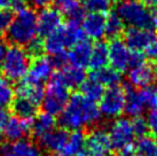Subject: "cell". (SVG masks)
I'll use <instances>...</instances> for the list:
<instances>
[{
	"label": "cell",
	"mask_w": 157,
	"mask_h": 156,
	"mask_svg": "<svg viewBox=\"0 0 157 156\" xmlns=\"http://www.w3.org/2000/svg\"><path fill=\"white\" fill-rule=\"evenodd\" d=\"M54 67L51 59L47 57H37L30 64V68L26 72L25 77L22 80L35 85H43V83L52 77Z\"/></svg>",
	"instance_id": "cell-9"
},
{
	"label": "cell",
	"mask_w": 157,
	"mask_h": 156,
	"mask_svg": "<svg viewBox=\"0 0 157 156\" xmlns=\"http://www.w3.org/2000/svg\"><path fill=\"white\" fill-rule=\"evenodd\" d=\"M156 80H157V77H156Z\"/></svg>",
	"instance_id": "cell-55"
},
{
	"label": "cell",
	"mask_w": 157,
	"mask_h": 156,
	"mask_svg": "<svg viewBox=\"0 0 157 156\" xmlns=\"http://www.w3.org/2000/svg\"><path fill=\"white\" fill-rule=\"evenodd\" d=\"M0 156H15L13 149H12V146H8V145L4 146L0 150Z\"/></svg>",
	"instance_id": "cell-46"
},
{
	"label": "cell",
	"mask_w": 157,
	"mask_h": 156,
	"mask_svg": "<svg viewBox=\"0 0 157 156\" xmlns=\"http://www.w3.org/2000/svg\"><path fill=\"white\" fill-rule=\"evenodd\" d=\"M144 62H146V57L144 53L139 52V51H132L131 57H130V69L141 65Z\"/></svg>",
	"instance_id": "cell-39"
},
{
	"label": "cell",
	"mask_w": 157,
	"mask_h": 156,
	"mask_svg": "<svg viewBox=\"0 0 157 156\" xmlns=\"http://www.w3.org/2000/svg\"><path fill=\"white\" fill-rule=\"evenodd\" d=\"M79 87H80L82 94L85 98L93 100V101L100 100V98L102 96L103 92H105L103 85L99 80H96L95 78L92 77V76H90V78H87V79H85L84 83Z\"/></svg>",
	"instance_id": "cell-27"
},
{
	"label": "cell",
	"mask_w": 157,
	"mask_h": 156,
	"mask_svg": "<svg viewBox=\"0 0 157 156\" xmlns=\"http://www.w3.org/2000/svg\"><path fill=\"white\" fill-rule=\"evenodd\" d=\"M55 124H56V121L53 115H49L47 113L40 114L38 116H36L35 119L32 121V130L31 131L37 139L39 138L40 135L52 131L55 127Z\"/></svg>",
	"instance_id": "cell-25"
},
{
	"label": "cell",
	"mask_w": 157,
	"mask_h": 156,
	"mask_svg": "<svg viewBox=\"0 0 157 156\" xmlns=\"http://www.w3.org/2000/svg\"><path fill=\"white\" fill-rule=\"evenodd\" d=\"M91 76L93 78H95L96 80L103 85V86H115L118 85L121 82V74L119 71H117L116 69H113V67H103L99 70H93Z\"/></svg>",
	"instance_id": "cell-26"
},
{
	"label": "cell",
	"mask_w": 157,
	"mask_h": 156,
	"mask_svg": "<svg viewBox=\"0 0 157 156\" xmlns=\"http://www.w3.org/2000/svg\"><path fill=\"white\" fill-rule=\"evenodd\" d=\"M144 54L146 57L150 60H157V39L149 44L147 47L144 49Z\"/></svg>",
	"instance_id": "cell-41"
},
{
	"label": "cell",
	"mask_w": 157,
	"mask_h": 156,
	"mask_svg": "<svg viewBox=\"0 0 157 156\" xmlns=\"http://www.w3.org/2000/svg\"><path fill=\"white\" fill-rule=\"evenodd\" d=\"M147 124H148V130L153 135H157V108L151 109L150 113L148 114Z\"/></svg>",
	"instance_id": "cell-40"
},
{
	"label": "cell",
	"mask_w": 157,
	"mask_h": 156,
	"mask_svg": "<svg viewBox=\"0 0 157 156\" xmlns=\"http://www.w3.org/2000/svg\"><path fill=\"white\" fill-rule=\"evenodd\" d=\"M8 7V0H0V8H7Z\"/></svg>",
	"instance_id": "cell-49"
},
{
	"label": "cell",
	"mask_w": 157,
	"mask_h": 156,
	"mask_svg": "<svg viewBox=\"0 0 157 156\" xmlns=\"http://www.w3.org/2000/svg\"><path fill=\"white\" fill-rule=\"evenodd\" d=\"M69 133L64 129H53L45 135H40L39 138H37L39 142L40 147L44 148L45 150L52 153H57L61 150L63 145L68 140Z\"/></svg>",
	"instance_id": "cell-18"
},
{
	"label": "cell",
	"mask_w": 157,
	"mask_h": 156,
	"mask_svg": "<svg viewBox=\"0 0 157 156\" xmlns=\"http://www.w3.org/2000/svg\"><path fill=\"white\" fill-rule=\"evenodd\" d=\"M108 62H109L108 45L103 41H98L93 45L88 65L92 68V70H99L103 67H107Z\"/></svg>",
	"instance_id": "cell-24"
},
{
	"label": "cell",
	"mask_w": 157,
	"mask_h": 156,
	"mask_svg": "<svg viewBox=\"0 0 157 156\" xmlns=\"http://www.w3.org/2000/svg\"><path fill=\"white\" fill-rule=\"evenodd\" d=\"M6 44L2 39H0V69H1V65H2V61H4V57H5V53H6Z\"/></svg>",
	"instance_id": "cell-47"
},
{
	"label": "cell",
	"mask_w": 157,
	"mask_h": 156,
	"mask_svg": "<svg viewBox=\"0 0 157 156\" xmlns=\"http://www.w3.org/2000/svg\"><path fill=\"white\" fill-rule=\"evenodd\" d=\"M62 25L61 14L55 8H47L45 7L43 10L37 15V28L38 35L41 37H47L54 31H56Z\"/></svg>",
	"instance_id": "cell-13"
},
{
	"label": "cell",
	"mask_w": 157,
	"mask_h": 156,
	"mask_svg": "<svg viewBox=\"0 0 157 156\" xmlns=\"http://www.w3.org/2000/svg\"><path fill=\"white\" fill-rule=\"evenodd\" d=\"M117 156H141V155L138 152H135L133 147H130L124 149V150H121Z\"/></svg>",
	"instance_id": "cell-45"
},
{
	"label": "cell",
	"mask_w": 157,
	"mask_h": 156,
	"mask_svg": "<svg viewBox=\"0 0 157 156\" xmlns=\"http://www.w3.org/2000/svg\"><path fill=\"white\" fill-rule=\"evenodd\" d=\"M156 143H157V140H156Z\"/></svg>",
	"instance_id": "cell-54"
},
{
	"label": "cell",
	"mask_w": 157,
	"mask_h": 156,
	"mask_svg": "<svg viewBox=\"0 0 157 156\" xmlns=\"http://www.w3.org/2000/svg\"><path fill=\"white\" fill-rule=\"evenodd\" d=\"M115 12L123 23L130 28L156 29V13L149 10L140 0H118Z\"/></svg>",
	"instance_id": "cell-2"
},
{
	"label": "cell",
	"mask_w": 157,
	"mask_h": 156,
	"mask_svg": "<svg viewBox=\"0 0 157 156\" xmlns=\"http://www.w3.org/2000/svg\"><path fill=\"white\" fill-rule=\"evenodd\" d=\"M51 61H52V64L54 67V69H62L64 68L68 63V55H67L66 51L61 53H57V54H54V55H51L49 57Z\"/></svg>",
	"instance_id": "cell-37"
},
{
	"label": "cell",
	"mask_w": 157,
	"mask_h": 156,
	"mask_svg": "<svg viewBox=\"0 0 157 156\" xmlns=\"http://www.w3.org/2000/svg\"><path fill=\"white\" fill-rule=\"evenodd\" d=\"M132 127H133V132H134L135 137H144L148 132V124L147 121L141 118V117H135L133 122H132Z\"/></svg>",
	"instance_id": "cell-36"
},
{
	"label": "cell",
	"mask_w": 157,
	"mask_h": 156,
	"mask_svg": "<svg viewBox=\"0 0 157 156\" xmlns=\"http://www.w3.org/2000/svg\"><path fill=\"white\" fill-rule=\"evenodd\" d=\"M157 70L150 63H142L141 65L131 68L128 72V82L133 87H144L151 85V83L156 79Z\"/></svg>",
	"instance_id": "cell-16"
},
{
	"label": "cell",
	"mask_w": 157,
	"mask_h": 156,
	"mask_svg": "<svg viewBox=\"0 0 157 156\" xmlns=\"http://www.w3.org/2000/svg\"><path fill=\"white\" fill-rule=\"evenodd\" d=\"M26 48H28V52H29L30 55L37 57H40L43 51H44V44L41 43L38 38H36L33 41H31L26 46Z\"/></svg>",
	"instance_id": "cell-38"
},
{
	"label": "cell",
	"mask_w": 157,
	"mask_h": 156,
	"mask_svg": "<svg viewBox=\"0 0 157 156\" xmlns=\"http://www.w3.org/2000/svg\"><path fill=\"white\" fill-rule=\"evenodd\" d=\"M37 8H45L52 2V0H28Z\"/></svg>",
	"instance_id": "cell-43"
},
{
	"label": "cell",
	"mask_w": 157,
	"mask_h": 156,
	"mask_svg": "<svg viewBox=\"0 0 157 156\" xmlns=\"http://www.w3.org/2000/svg\"><path fill=\"white\" fill-rule=\"evenodd\" d=\"M59 75L68 88L79 87L86 79V74H85L84 68H79V67L71 64L66 65L64 68L60 69Z\"/></svg>",
	"instance_id": "cell-21"
},
{
	"label": "cell",
	"mask_w": 157,
	"mask_h": 156,
	"mask_svg": "<svg viewBox=\"0 0 157 156\" xmlns=\"http://www.w3.org/2000/svg\"><path fill=\"white\" fill-rule=\"evenodd\" d=\"M82 29L90 39L99 40L105 35V18L101 13L90 12L82 21Z\"/></svg>",
	"instance_id": "cell-15"
},
{
	"label": "cell",
	"mask_w": 157,
	"mask_h": 156,
	"mask_svg": "<svg viewBox=\"0 0 157 156\" xmlns=\"http://www.w3.org/2000/svg\"><path fill=\"white\" fill-rule=\"evenodd\" d=\"M85 147L94 156H109L113 149L108 132L102 129H94L85 140Z\"/></svg>",
	"instance_id": "cell-11"
},
{
	"label": "cell",
	"mask_w": 157,
	"mask_h": 156,
	"mask_svg": "<svg viewBox=\"0 0 157 156\" xmlns=\"http://www.w3.org/2000/svg\"><path fill=\"white\" fill-rule=\"evenodd\" d=\"M7 39L16 46L26 47L33 41L38 35L37 28V14L33 9L24 8L17 12L6 32Z\"/></svg>",
	"instance_id": "cell-3"
},
{
	"label": "cell",
	"mask_w": 157,
	"mask_h": 156,
	"mask_svg": "<svg viewBox=\"0 0 157 156\" xmlns=\"http://www.w3.org/2000/svg\"><path fill=\"white\" fill-rule=\"evenodd\" d=\"M31 64V55L21 46L13 45L6 49L1 69L9 80L18 82L25 77Z\"/></svg>",
	"instance_id": "cell-5"
},
{
	"label": "cell",
	"mask_w": 157,
	"mask_h": 156,
	"mask_svg": "<svg viewBox=\"0 0 157 156\" xmlns=\"http://www.w3.org/2000/svg\"><path fill=\"white\" fill-rule=\"evenodd\" d=\"M2 138H4V137H2V135H1V132H0V143L2 142Z\"/></svg>",
	"instance_id": "cell-51"
},
{
	"label": "cell",
	"mask_w": 157,
	"mask_h": 156,
	"mask_svg": "<svg viewBox=\"0 0 157 156\" xmlns=\"http://www.w3.org/2000/svg\"><path fill=\"white\" fill-rule=\"evenodd\" d=\"M146 6H156L157 5V0H142Z\"/></svg>",
	"instance_id": "cell-48"
},
{
	"label": "cell",
	"mask_w": 157,
	"mask_h": 156,
	"mask_svg": "<svg viewBox=\"0 0 157 156\" xmlns=\"http://www.w3.org/2000/svg\"><path fill=\"white\" fill-rule=\"evenodd\" d=\"M139 96L142 103H144V108L148 109H156L157 108V87L153 85H148V86L141 87L139 92Z\"/></svg>",
	"instance_id": "cell-31"
},
{
	"label": "cell",
	"mask_w": 157,
	"mask_h": 156,
	"mask_svg": "<svg viewBox=\"0 0 157 156\" xmlns=\"http://www.w3.org/2000/svg\"><path fill=\"white\" fill-rule=\"evenodd\" d=\"M16 94L17 96L29 99L39 104L41 103L43 98L45 96V88L43 85H35V84L21 80V83L16 87Z\"/></svg>",
	"instance_id": "cell-23"
},
{
	"label": "cell",
	"mask_w": 157,
	"mask_h": 156,
	"mask_svg": "<svg viewBox=\"0 0 157 156\" xmlns=\"http://www.w3.org/2000/svg\"><path fill=\"white\" fill-rule=\"evenodd\" d=\"M113 0H85V6L90 12L103 14L111 7Z\"/></svg>",
	"instance_id": "cell-34"
},
{
	"label": "cell",
	"mask_w": 157,
	"mask_h": 156,
	"mask_svg": "<svg viewBox=\"0 0 157 156\" xmlns=\"http://www.w3.org/2000/svg\"><path fill=\"white\" fill-rule=\"evenodd\" d=\"M100 118L101 111L95 101L85 98L82 93H74L60 114V124L63 129L76 131L94 125Z\"/></svg>",
	"instance_id": "cell-1"
},
{
	"label": "cell",
	"mask_w": 157,
	"mask_h": 156,
	"mask_svg": "<svg viewBox=\"0 0 157 156\" xmlns=\"http://www.w3.org/2000/svg\"><path fill=\"white\" fill-rule=\"evenodd\" d=\"M92 48H93V44L90 40L84 38L83 40L74 45L69 53H67L68 62L71 65H76V67L85 69L90 64Z\"/></svg>",
	"instance_id": "cell-17"
},
{
	"label": "cell",
	"mask_w": 157,
	"mask_h": 156,
	"mask_svg": "<svg viewBox=\"0 0 157 156\" xmlns=\"http://www.w3.org/2000/svg\"><path fill=\"white\" fill-rule=\"evenodd\" d=\"M125 106V88L119 85L108 87L100 98L101 115L107 118H116L124 111Z\"/></svg>",
	"instance_id": "cell-7"
},
{
	"label": "cell",
	"mask_w": 157,
	"mask_h": 156,
	"mask_svg": "<svg viewBox=\"0 0 157 156\" xmlns=\"http://www.w3.org/2000/svg\"><path fill=\"white\" fill-rule=\"evenodd\" d=\"M124 23L116 12H111L105 18V35L111 39L117 38L123 32Z\"/></svg>",
	"instance_id": "cell-29"
},
{
	"label": "cell",
	"mask_w": 157,
	"mask_h": 156,
	"mask_svg": "<svg viewBox=\"0 0 157 156\" xmlns=\"http://www.w3.org/2000/svg\"><path fill=\"white\" fill-rule=\"evenodd\" d=\"M9 118L8 113L4 107H0V129H2L5 125V123L7 122V119Z\"/></svg>",
	"instance_id": "cell-44"
},
{
	"label": "cell",
	"mask_w": 157,
	"mask_h": 156,
	"mask_svg": "<svg viewBox=\"0 0 157 156\" xmlns=\"http://www.w3.org/2000/svg\"><path fill=\"white\" fill-rule=\"evenodd\" d=\"M47 88L45 91V96L41 101L44 113L56 116L62 113L67 102L69 100V92L68 87L62 82L59 72L53 74L52 77L48 79Z\"/></svg>",
	"instance_id": "cell-6"
},
{
	"label": "cell",
	"mask_w": 157,
	"mask_h": 156,
	"mask_svg": "<svg viewBox=\"0 0 157 156\" xmlns=\"http://www.w3.org/2000/svg\"><path fill=\"white\" fill-rule=\"evenodd\" d=\"M13 10L9 8H0V36L7 32L13 21Z\"/></svg>",
	"instance_id": "cell-35"
},
{
	"label": "cell",
	"mask_w": 157,
	"mask_h": 156,
	"mask_svg": "<svg viewBox=\"0 0 157 156\" xmlns=\"http://www.w3.org/2000/svg\"><path fill=\"white\" fill-rule=\"evenodd\" d=\"M125 106H124V111L128 116L139 117L142 115L144 110V106L140 99L139 93L135 92L131 86H125Z\"/></svg>",
	"instance_id": "cell-22"
},
{
	"label": "cell",
	"mask_w": 157,
	"mask_h": 156,
	"mask_svg": "<svg viewBox=\"0 0 157 156\" xmlns=\"http://www.w3.org/2000/svg\"><path fill=\"white\" fill-rule=\"evenodd\" d=\"M84 36L85 33L78 23L68 21L67 24L61 25L56 31L46 37L43 43L44 49L49 55L64 52L66 48L72 47L80 40H83Z\"/></svg>",
	"instance_id": "cell-4"
},
{
	"label": "cell",
	"mask_w": 157,
	"mask_h": 156,
	"mask_svg": "<svg viewBox=\"0 0 157 156\" xmlns=\"http://www.w3.org/2000/svg\"><path fill=\"white\" fill-rule=\"evenodd\" d=\"M155 39H157V35L149 29L128 28L124 33V41L131 51L142 52Z\"/></svg>",
	"instance_id": "cell-12"
},
{
	"label": "cell",
	"mask_w": 157,
	"mask_h": 156,
	"mask_svg": "<svg viewBox=\"0 0 157 156\" xmlns=\"http://www.w3.org/2000/svg\"><path fill=\"white\" fill-rule=\"evenodd\" d=\"M156 14H157V5H156Z\"/></svg>",
	"instance_id": "cell-53"
},
{
	"label": "cell",
	"mask_w": 157,
	"mask_h": 156,
	"mask_svg": "<svg viewBox=\"0 0 157 156\" xmlns=\"http://www.w3.org/2000/svg\"><path fill=\"white\" fill-rule=\"evenodd\" d=\"M136 150L141 156H157V143L151 138L144 135L138 140Z\"/></svg>",
	"instance_id": "cell-32"
},
{
	"label": "cell",
	"mask_w": 157,
	"mask_h": 156,
	"mask_svg": "<svg viewBox=\"0 0 157 156\" xmlns=\"http://www.w3.org/2000/svg\"><path fill=\"white\" fill-rule=\"evenodd\" d=\"M78 1H83V2H85V0H78Z\"/></svg>",
	"instance_id": "cell-52"
},
{
	"label": "cell",
	"mask_w": 157,
	"mask_h": 156,
	"mask_svg": "<svg viewBox=\"0 0 157 156\" xmlns=\"http://www.w3.org/2000/svg\"><path fill=\"white\" fill-rule=\"evenodd\" d=\"M26 5H28V0H8L9 9L16 10V12L26 8Z\"/></svg>",
	"instance_id": "cell-42"
},
{
	"label": "cell",
	"mask_w": 157,
	"mask_h": 156,
	"mask_svg": "<svg viewBox=\"0 0 157 156\" xmlns=\"http://www.w3.org/2000/svg\"><path fill=\"white\" fill-rule=\"evenodd\" d=\"M10 146L15 156H43L39 148L26 139L17 140Z\"/></svg>",
	"instance_id": "cell-28"
},
{
	"label": "cell",
	"mask_w": 157,
	"mask_h": 156,
	"mask_svg": "<svg viewBox=\"0 0 157 156\" xmlns=\"http://www.w3.org/2000/svg\"><path fill=\"white\" fill-rule=\"evenodd\" d=\"M14 94L15 91L10 80L5 76H0V107L6 108L10 106L14 100Z\"/></svg>",
	"instance_id": "cell-30"
},
{
	"label": "cell",
	"mask_w": 157,
	"mask_h": 156,
	"mask_svg": "<svg viewBox=\"0 0 157 156\" xmlns=\"http://www.w3.org/2000/svg\"><path fill=\"white\" fill-rule=\"evenodd\" d=\"M86 135L80 130H76L72 133H69L68 140L63 145L60 152L55 153L60 156H77L79 153L83 152L85 147Z\"/></svg>",
	"instance_id": "cell-19"
},
{
	"label": "cell",
	"mask_w": 157,
	"mask_h": 156,
	"mask_svg": "<svg viewBox=\"0 0 157 156\" xmlns=\"http://www.w3.org/2000/svg\"><path fill=\"white\" fill-rule=\"evenodd\" d=\"M4 135L8 139L9 141H17L21 139H24L29 135L32 130V121L23 119L20 117H9L7 122L5 123Z\"/></svg>",
	"instance_id": "cell-14"
},
{
	"label": "cell",
	"mask_w": 157,
	"mask_h": 156,
	"mask_svg": "<svg viewBox=\"0 0 157 156\" xmlns=\"http://www.w3.org/2000/svg\"><path fill=\"white\" fill-rule=\"evenodd\" d=\"M38 106L39 104L31 100L17 96L12 102V110L15 114V116L28 121H33L35 117L38 115Z\"/></svg>",
	"instance_id": "cell-20"
},
{
	"label": "cell",
	"mask_w": 157,
	"mask_h": 156,
	"mask_svg": "<svg viewBox=\"0 0 157 156\" xmlns=\"http://www.w3.org/2000/svg\"><path fill=\"white\" fill-rule=\"evenodd\" d=\"M77 156H94V155H92L91 153H88V152H86V153L82 152V153H79V154Z\"/></svg>",
	"instance_id": "cell-50"
},
{
	"label": "cell",
	"mask_w": 157,
	"mask_h": 156,
	"mask_svg": "<svg viewBox=\"0 0 157 156\" xmlns=\"http://www.w3.org/2000/svg\"><path fill=\"white\" fill-rule=\"evenodd\" d=\"M54 7L60 14H64L69 18L78 8H80L78 0H52Z\"/></svg>",
	"instance_id": "cell-33"
},
{
	"label": "cell",
	"mask_w": 157,
	"mask_h": 156,
	"mask_svg": "<svg viewBox=\"0 0 157 156\" xmlns=\"http://www.w3.org/2000/svg\"><path fill=\"white\" fill-rule=\"evenodd\" d=\"M108 135L113 149L121 152L126 148L133 147L132 145L135 135L132 127V122L127 118H117L113 121L109 127Z\"/></svg>",
	"instance_id": "cell-8"
},
{
	"label": "cell",
	"mask_w": 157,
	"mask_h": 156,
	"mask_svg": "<svg viewBox=\"0 0 157 156\" xmlns=\"http://www.w3.org/2000/svg\"><path fill=\"white\" fill-rule=\"evenodd\" d=\"M132 51L127 47L125 41L119 38H113L108 45L109 63L113 69L122 72L130 68V57Z\"/></svg>",
	"instance_id": "cell-10"
}]
</instances>
